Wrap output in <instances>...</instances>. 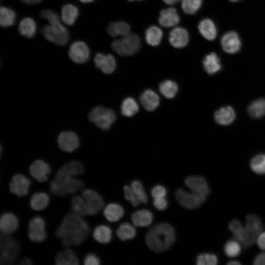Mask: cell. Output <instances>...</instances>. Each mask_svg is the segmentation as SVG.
Returning a JSON list of instances; mask_svg holds the SVG:
<instances>
[{"label":"cell","instance_id":"cell-11","mask_svg":"<svg viewBox=\"0 0 265 265\" xmlns=\"http://www.w3.org/2000/svg\"><path fill=\"white\" fill-rule=\"evenodd\" d=\"M70 59L75 63L82 64L87 62L90 57V51L87 44L82 41L73 42L68 51Z\"/></svg>","mask_w":265,"mask_h":265},{"label":"cell","instance_id":"cell-34","mask_svg":"<svg viewBox=\"0 0 265 265\" xmlns=\"http://www.w3.org/2000/svg\"><path fill=\"white\" fill-rule=\"evenodd\" d=\"M108 33L112 37L125 36L130 34V26L125 22L118 21L110 23L107 28Z\"/></svg>","mask_w":265,"mask_h":265},{"label":"cell","instance_id":"cell-21","mask_svg":"<svg viewBox=\"0 0 265 265\" xmlns=\"http://www.w3.org/2000/svg\"><path fill=\"white\" fill-rule=\"evenodd\" d=\"M169 40L171 45L175 48L184 47L189 40L188 33L186 30L183 27H175L171 31Z\"/></svg>","mask_w":265,"mask_h":265},{"label":"cell","instance_id":"cell-5","mask_svg":"<svg viewBox=\"0 0 265 265\" xmlns=\"http://www.w3.org/2000/svg\"><path fill=\"white\" fill-rule=\"evenodd\" d=\"M87 119L99 129L107 131L116 120V115L110 108L102 106H96L89 111Z\"/></svg>","mask_w":265,"mask_h":265},{"label":"cell","instance_id":"cell-37","mask_svg":"<svg viewBox=\"0 0 265 265\" xmlns=\"http://www.w3.org/2000/svg\"><path fill=\"white\" fill-rule=\"evenodd\" d=\"M162 37V32L160 28L153 26L149 27L145 33V39L147 43L152 46H158Z\"/></svg>","mask_w":265,"mask_h":265},{"label":"cell","instance_id":"cell-50","mask_svg":"<svg viewBox=\"0 0 265 265\" xmlns=\"http://www.w3.org/2000/svg\"><path fill=\"white\" fill-rule=\"evenodd\" d=\"M153 205L154 207L159 211L165 210L168 206L167 201L164 197L155 198Z\"/></svg>","mask_w":265,"mask_h":265},{"label":"cell","instance_id":"cell-48","mask_svg":"<svg viewBox=\"0 0 265 265\" xmlns=\"http://www.w3.org/2000/svg\"><path fill=\"white\" fill-rule=\"evenodd\" d=\"M166 194V190L165 188L161 185H157L151 190V195L155 199L164 197Z\"/></svg>","mask_w":265,"mask_h":265},{"label":"cell","instance_id":"cell-26","mask_svg":"<svg viewBox=\"0 0 265 265\" xmlns=\"http://www.w3.org/2000/svg\"><path fill=\"white\" fill-rule=\"evenodd\" d=\"M140 101L145 109L148 111H153L159 105V98L153 90H147L141 94Z\"/></svg>","mask_w":265,"mask_h":265},{"label":"cell","instance_id":"cell-30","mask_svg":"<svg viewBox=\"0 0 265 265\" xmlns=\"http://www.w3.org/2000/svg\"><path fill=\"white\" fill-rule=\"evenodd\" d=\"M203 65L205 71L210 75L217 73L221 68L220 59L214 53H211L205 56Z\"/></svg>","mask_w":265,"mask_h":265},{"label":"cell","instance_id":"cell-51","mask_svg":"<svg viewBox=\"0 0 265 265\" xmlns=\"http://www.w3.org/2000/svg\"><path fill=\"white\" fill-rule=\"evenodd\" d=\"M253 263L256 265H265V252L259 254L255 257Z\"/></svg>","mask_w":265,"mask_h":265},{"label":"cell","instance_id":"cell-15","mask_svg":"<svg viewBox=\"0 0 265 265\" xmlns=\"http://www.w3.org/2000/svg\"><path fill=\"white\" fill-rule=\"evenodd\" d=\"M244 228L252 245L262 232L263 229L262 221L256 214H249L246 217Z\"/></svg>","mask_w":265,"mask_h":265},{"label":"cell","instance_id":"cell-32","mask_svg":"<svg viewBox=\"0 0 265 265\" xmlns=\"http://www.w3.org/2000/svg\"><path fill=\"white\" fill-rule=\"evenodd\" d=\"M124 210L122 207L116 203L108 204L104 210L105 218L110 222L119 220L124 215Z\"/></svg>","mask_w":265,"mask_h":265},{"label":"cell","instance_id":"cell-59","mask_svg":"<svg viewBox=\"0 0 265 265\" xmlns=\"http://www.w3.org/2000/svg\"><path fill=\"white\" fill-rule=\"evenodd\" d=\"M129 1H133V0H128Z\"/></svg>","mask_w":265,"mask_h":265},{"label":"cell","instance_id":"cell-52","mask_svg":"<svg viewBox=\"0 0 265 265\" xmlns=\"http://www.w3.org/2000/svg\"><path fill=\"white\" fill-rule=\"evenodd\" d=\"M256 241L258 246L265 251V232H262L259 235Z\"/></svg>","mask_w":265,"mask_h":265},{"label":"cell","instance_id":"cell-22","mask_svg":"<svg viewBox=\"0 0 265 265\" xmlns=\"http://www.w3.org/2000/svg\"><path fill=\"white\" fill-rule=\"evenodd\" d=\"M158 20L159 24L162 26L170 27L178 24L180 17L175 8L169 7L160 12Z\"/></svg>","mask_w":265,"mask_h":265},{"label":"cell","instance_id":"cell-20","mask_svg":"<svg viewBox=\"0 0 265 265\" xmlns=\"http://www.w3.org/2000/svg\"><path fill=\"white\" fill-rule=\"evenodd\" d=\"M19 227V220L12 212L2 214L0 218V230L1 233L10 234L15 232Z\"/></svg>","mask_w":265,"mask_h":265},{"label":"cell","instance_id":"cell-14","mask_svg":"<svg viewBox=\"0 0 265 265\" xmlns=\"http://www.w3.org/2000/svg\"><path fill=\"white\" fill-rule=\"evenodd\" d=\"M30 186L29 180L24 175L18 173L12 176L9 187L11 193L23 197L27 194Z\"/></svg>","mask_w":265,"mask_h":265},{"label":"cell","instance_id":"cell-41","mask_svg":"<svg viewBox=\"0 0 265 265\" xmlns=\"http://www.w3.org/2000/svg\"><path fill=\"white\" fill-rule=\"evenodd\" d=\"M160 93L166 98H174L178 90L177 83L170 80H166L161 82L159 86Z\"/></svg>","mask_w":265,"mask_h":265},{"label":"cell","instance_id":"cell-54","mask_svg":"<svg viewBox=\"0 0 265 265\" xmlns=\"http://www.w3.org/2000/svg\"><path fill=\"white\" fill-rule=\"evenodd\" d=\"M20 265H31L32 264L31 260L28 258H23L19 262Z\"/></svg>","mask_w":265,"mask_h":265},{"label":"cell","instance_id":"cell-12","mask_svg":"<svg viewBox=\"0 0 265 265\" xmlns=\"http://www.w3.org/2000/svg\"><path fill=\"white\" fill-rule=\"evenodd\" d=\"M84 198L88 215H94L99 212L104 206L102 196L95 190L86 188L83 190L82 195Z\"/></svg>","mask_w":265,"mask_h":265},{"label":"cell","instance_id":"cell-57","mask_svg":"<svg viewBox=\"0 0 265 265\" xmlns=\"http://www.w3.org/2000/svg\"><path fill=\"white\" fill-rule=\"evenodd\" d=\"M80 2L82 3H90L93 1L94 0H79Z\"/></svg>","mask_w":265,"mask_h":265},{"label":"cell","instance_id":"cell-38","mask_svg":"<svg viewBox=\"0 0 265 265\" xmlns=\"http://www.w3.org/2000/svg\"><path fill=\"white\" fill-rule=\"evenodd\" d=\"M248 113L253 118H258L265 115V99L253 101L248 107Z\"/></svg>","mask_w":265,"mask_h":265},{"label":"cell","instance_id":"cell-36","mask_svg":"<svg viewBox=\"0 0 265 265\" xmlns=\"http://www.w3.org/2000/svg\"><path fill=\"white\" fill-rule=\"evenodd\" d=\"M16 18L15 12L11 8L1 6L0 9V24L2 27H7L14 25Z\"/></svg>","mask_w":265,"mask_h":265},{"label":"cell","instance_id":"cell-18","mask_svg":"<svg viewBox=\"0 0 265 265\" xmlns=\"http://www.w3.org/2000/svg\"><path fill=\"white\" fill-rule=\"evenodd\" d=\"M185 184L193 192L205 197L209 194L208 185L205 179L201 176H189L186 178Z\"/></svg>","mask_w":265,"mask_h":265},{"label":"cell","instance_id":"cell-3","mask_svg":"<svg viewBox=\"0 0 265 265\" xmlns=\"http://www.w3.org/2000/svg\"><path fill=\"white\" fill-rule=\"evenodd\" d=\"M40 16L47 20L49 23L41 29L44 37L58 46L67 44L70 39V33L62 24L58 14L51 10L44 9L40 12Z\"/></svg>","mask_w":265,"mask_h":265},{"label":"cell","instance_id":"cell-9","mask_svg":"<svg viewBox=\"0 0 265 265\" xmlns=\"http://www.w3.org/2000/svg\"><path fill=\"white\" fill-rule=\"evenodd\" d=\"M46 223L44 218L40 216L32 217L28 223L27 236L34 242H41L47 238L45 231Z\"/></svg>","mask_w":265,"mask_h":265},{"label":"cell","instance_id":"cell-27","mask_svg":"<svg viewBox=\"0 0 265 265\" xmlns=\"http://www.w3.org/2000/svg\"><path fill=\"white\" fill-rule=\"evenodd\" d=\"M79 15V10L75 5L69 3L63 5L61 10V20L65 24L72 26Z\"/></svg>","mask_w":265,"mask_h":265},{"label":"cell","instance_id":"cell-6","mask_svg":"<svg viewBox=\"0 0 265 265\" xmlns=\"http://www.w3.org/2000/svg\"><path fill=\"white\" fill-rule=\"evenodd\" d=\"M20 242L9 234L1 233L0 237V263L11 265L16 260L20 251Z\"/></svg>","mask_w":265,"mask_h":265},{"label":"cell","instance_id":"cell-8","mask_svg":"<svg viewBox=\"0 0 265 265\" xmlns=\"http://www.w3.org/2000/svg\"><path fill=\"white\" fill-rule=\"evenodd\" d=\"M56 143L61 151L70 153L80 147V138L78 133L73 130H63L58 133Z\"/></svg>","mask_w":265,"mask_h":265},{"label":"cell","instance_id":"cell-43","mask_svg":"<svg viewBox=\"0 0 265 265\" xmlns=\"http://www.w3.org/2000/svg\"><path fill=\"white\" fill-rule=\"evenodd\" d=\"M241 246L240 243L236 239L230 240L225 243L224 251L227 256L235 257L240 253Z\"/></svg>","mask_w":265,"mask_h":265},{"label":"cell","instance_id":"cell-58","mask_svg":"<svg viewBox=\"0 0 265 265\" xmlns=\"http://www.w3.org/2000/svg\"><path fill=\"white\" fill-rule=\"evenodd\" d=\"M231 1H233V2H236V1H238L239 0H229Z\"/></svg>","mask_w":265,"mask_h":265},{"label":"cell","instance_id":"cell-23","mask_svg":"<svg viewBox=\"0 0 265 265\" xmlns=\"http://www.w3.org/2000/svg\"><path fill=\"white\" fill-rule=\"evenodd\" d=\"M54 262L57 265H78L79 260L75 253L66 247L56 255Z\"/></svg>","mask_w":265,"mask_h":265},{"label":"cell","instance_id":"cell-16","mask_svg":"<svg viewBox=\"0 0 265 265\" xmlns=\"http://www.w3.org/2000/svg\"><path fill=\"white\" fill-rule=\"evenodd\" d=\"M221 45L226 53L231 54L236 53L240 49V38L236 32L229 31L222 37Z\"/></svg>","mask_w":265,"mask_h":265},{"label":"cell","instance_id":"cell-45","mask_svg":"<svg viewBox=\"0 0 265 265\" xmlns=\"http://www.w3.org/2000/svg\"><path fill=\"white\" fill-rule=\"evenodd\" d=\"M131 187L141 202L143 203H147V195L144 191L143 186L139 181L137 180L133 181L131 184Z\"/></svg>","mask_w":265,"mask_h":265},{"label":"cell","instance_id":"cell-17","mask_svg":"<svg viewBox=\"0 0 265 265\" xmlns=\"http://www.w3.org/2000/svg\"><path fill=\"white\" fill-rule=\"evenodd\" d=\"M95 67L105 74H110L115 70L116 64L114 56L110 54L98 53L94 58Z\"/></svg>","mask_w":265,"mask_h":265},{"label":"cell","instance_id":"cell-2","mask_svg":"<svg viewBox=\"0 0 265 265\" xmlns=\"http://www.w3.org/2000/svg\"><path fill=\"white\" fill-rule=\"evenodd\" d=\"M77 176L75 168L65 163L57 170L55 176L50 182V191L60 197L78 192L82 189L84 184L82 180L75 178Z\"/></svg>","mask_w":265,"mask_h":265},{"label":"cell","instance_id":"cell-53","mask_svg":"<svg viewBox=\"0 0 265 265\" xmlns=\"http://www.w3.org/2000/svg\"><path fill=\"white\" fill-rule=\"evenodd\" d=\"M43 0H20L22 2L26 4H36L40 3Z\"/></svg>","mask_w":265,"mask_h":265},{"label":"cell","instance_id":"cell-24","mask_svg":"<svg viewBox=\"0 0 265 265\" xmlns=\"http://www.w3.org/2000/svg\"><path fill=\"white\" fill-rule=\"evenodd\" d=\"M236 114L234 109L230 106L222 107L216 110L214 115L215 122L221 125L231 124L235 120Z\"/></svg>","mask_w":265,"mask_h":265},{"label":"cell","instance_id":"cell-56","mask_svg":"<svg viewBox=\"0 0 265 265\" xmlns=\"http://www.w3.org/2000/svg\"><path fill=\"white\" fill-rule=\"evenodd\" d=\"M227 264L230 265H240V264L239 262L238 261H231L229 262V263H228Z\"/></svg>","mask_w":265,"mask_h":265},{"label":"cell","instance_id":"cell-33","mask_svg":"<svg viewBox=\"0 0 265 265\" xmlns=\"http://www.w3.org/2000/svg\"><path fill=\"white\" fill-rule=\"evenodd\" d=\"M92 236L96 241L102 244H106L111 241L112 231L108 226L101 225L95 228Z\"/></svg>","mask_w":265,"mask_h":265},{"label":"cell","instance_id":"cell-25","mask_svg":"<svg viewBox=\"0 0 265 265\" xmlns=\"http://www.w3.org/2000/svg\"><path fill=\"white\" fill-rule=\"evenodd\" d=\"M153 219L152 212L146 209H142L133 212L131 216V220L136 227H146L150 225Z\"/></svg>","mask_w":265,"mask_h":265},{"label":"cell","instance_id":"cell-35","mask_svg":"<svg viewBox=\"0 0 265 265\" xmlns=\"http://www.w3.org/2000/svg\"><path fill=\"white\" fill-rule=\"evenodd\" d=\"M70 208L72 212L82 217L87 215L86 205L83 196L74 195L71 200Z\"/></svg>","mask_w":265,"mask_h":265},{"label":"cell","instance_id":"cell-19","mask_svg":"<svg viewBox=\"0 0 265 265\" xmlns=\"http://www.w3.org/2000/svg\"><path fill=\"white\" fill-rule=\"evenodd\" d=\"M228 228L233 234L234 239L239 242L242 247L247 248L252 245L245 228L239 221L237 219L232 220L229 224Z\"/></svg>","mask_w":265,"mask_h":265},{"label":"cell","instance_id":"cell-10","mask_svg":"<svg viewBox=\"0 0 265 265\" xmlns=\"http://www.w3.org/2000/svg\"><path fill=\"white\" fill-rule=\"evenodd\" d=\"M175 197L181 206L188 209H194L200 207L206 197L193 192H187L181 188L176 190Z\"/></svg>","mask_w":265,"mask_h":265},{"label":"cell","instance_id":"cell-42","mask_svg":"<svg viewBox=\"0 0 265 265\" xmlns=\"http://www.w3.org/2000/svg\"><path fill=\"white\" fill-rule=\"evenodd\" d=\"M250 167L257 174H265V154H259L255 156L251 160Z\"/></svg>","mask_w":265,"mask_h":265},{"label":"cell","instance_id":"cell-46","mask_svg":"<svg viewBox=\"0 0 265 265\" xmlns=\"http://www.w3.org/2000/svg\"><path fill=\"white\" fill-rule=\"evenodd\" d=\"M218 262L217 258L214 254L203 253L199 255L196 259L197 265H215Z\"/></svg>","mask_w":265,"mask_h":265},{"label":"cell","instance_id":"cell-7","mask_svg":"<svg viewBox=\"0 0 265 265\" xmlns=\"http://www.w3.org/2000/svg\"><path fill=\"white\" fill-rule=\"evenodd\" d=\"M140 40L135 34H129L120 39L113 41L111 43L112 49L118 54L124 55H131L139 50Z\"/></svg>","mask_w":265,"mask_h":265},{"label":"cell","instance_id":"cell-28","mask_svg":"<svg viewBox=\"0 0 265 265\" xmlns=\"http://www.w3.org/2000/svg\"><path fill=\"white\" fill-rule=\"evenodd\" d=\"M49 202L50 198L47 193L44 192H37L31 196L29 200V206L32 210L40 211L46 209Z\"/></svg>","mask_w":265,"mask_h":265},{"label":"cell","instance_id":"cell-44","mask_svg":"<svg viewBox=\"0 0 265 265\" xmlns=\"http://www.w3.org/2000/svg\"><path fill=\"white\" fill-rule=\"evenodd\" d=\"M202 0H182V8L187 14H194L200 9Z\"/></svg>","mask_w":265,"mask_h":265},{"label":"cell","instance_id":"cell-4","mask_svg":"<svg viewBox=\"0 0 265 265\" xmlns=\"http://www.w3.org/2000/svg\"><path fill=\"white\" fill-rule=\"evenodd\" d=\"M175 233L173 227L167 223L155 225L147 232L145 241L148 247L155 252H162L168 249L175 240Z\"/></svg>","mask_w":265,"mask_h":265},{"label":"cell","instance_id":"cell-13","mask_svg":"<svg viewBox=\"0 0 265 265\" xmlns=\"http://www.w3.org/2000/svg\"><path fill=\"white\" fill-rule=\"evenodd\" d=\"M28 172L33 178L43 183L48 180L51 168L49 163L44 160L37 159L29 165Z\"/></svg>","mask_w":265,"mask_h":265},{"label":"cell","instance_id":"cell-40","mask_svg":"<svg viewBox=\"0 0 265 265\" xmlns=\"http://www.w3.org/2000/svg\"><path fill=\"white\" fill-rule=\"evenodd\" d=\"M121 113L125 116L131 117L136 114L139 109L135 100L132 97L125 99L121 105Z\"/></svg>","mask_w":265,"mask_h":265},{"label":"cell","instance_id":"cell-31","mask_svg":"<svg viewBox=\"0 0 265 265\" xmlns=\"http://www.w3.org/2000/svg\"><path fill=\"white\" fill-rule=\"evenodd\" d=\"M18 31L22 35L26 37L32 38L36 31L35 21L30 17L23 18L19 23Z\"/></svg>","mask_w":265,"mask_h":265},{"label":"cell","instance_id":"cell-47","mask_svg":"<svg viewBox=\"0 0 265 265\" xmlns=\"http://www.w3.org/2000/svg\"><path fill=\"white\" fill-rule=\"evenodd\" d=\"M124 192L125 199L130 201L134 207L138 206L141 202L139 198L135 195L131 186H125Z\"/></svg>","mask_w":265,"mask_h":265},{"label":"cell","instance_id":"cell-55","mask_svg":"<svg viewBox=\"0 0 265 265\" xmlns=\"http://www.w3.org/2000/svg\"><path fill=\"white\" fill-rule=\"evenodd\" d=\"M165 3L172 5L177 2L179 0H162Z\"/></svg>","mask_w":265,"mask_h":265},{"label":"cell","instance_id":"cell-29","mask_svg":"<svg viewBox=\"0 0 265 265\" xmlns=\"http://www.w3.org/2000/svg\"><path fill=\"white\" fill-rule=\"evenodd\" d=\"M198 29L202 35L208 40H212L216 36L215 25L210 19L206 18L201 21L198 25Z\"/></svg>","mask_w":265,"mask_h":265},{"label":"cell","instance_id":"cell-49","mask_svg":"<svg viewBox=\"0 0 265 265\" xmlns=\"http://www.w3.org/2000/svg\"><path fill=\"white\" fill-rule=\"evenodd\" d=\"M83 263L85 265H99L101 263L99 258L95 254L90 253L85 256Z\"/></svg>","mask_w":265,"mask_h":265},{"label":"cell","instance_id":"cell-39","mask_svg":"<svg viewBox=\"0 0 265 265\" xmlns=\"http://www.w3.org/2000/svg\"><path fill=\"white\" fill-rule=\"evenodd\" d=\"M116 234L120 240L124 241L134 238L136 235V230L131 224L125 222L119 226Z\"/></svg>","mask_w":265,"mask_h":265},{"label":"cell","instance_id":"cell-1","mask_svg":"<svg viewBox=\"0 0 265 265\" xmlns=\"http://www.w3.org/2000/svg\"><path fill=\"white\" fill-rule=\"evenodd\" d=\"M81 217L73 212L63 217L55 231V236L63 245L77 246L85 240L90 233V227Z\"/></svg>","mask_w":265,"mask_h":265}]
</instances>
